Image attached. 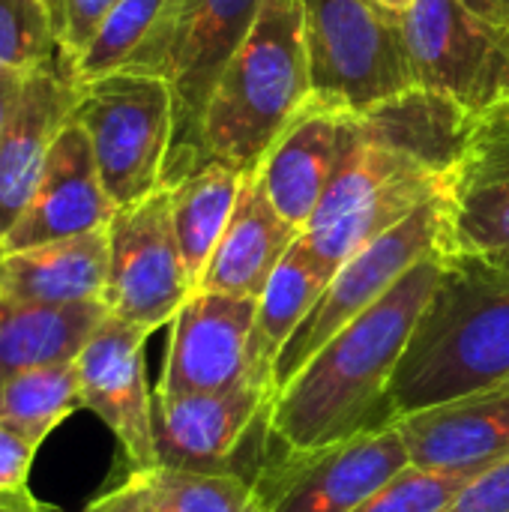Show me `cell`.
<instances>
[{"label": "cell", "instance_id": "obj_1", "mask_svg": "<svg viewBox=\"0 0 509 512\" xmlns=\"http://www.w3.org/2000/svg\"><path fill=\"white\" fill-rule=\"evenodd\" d=\"M447 264V252L417 261L273 393L264 426L285 453H312L384 420L390 384Z\"/></svg>", "mask_w": 509, "mask_h": 512}, {"label": "cell", "instance_id": "obj_2", "mask_svg": "<svg viewBox=\"0 0 509 512\" xmlns=\"http://www.w3.org/2000/svg\"><path fill=\"white\" fill-rule=\"evenodd\" d=\"M509 381V270L450 258L384 402V420Z\"/></svg>", "mask_w": 509, "mask_h": 512}, {"label": "cell", "instance_id": "obj_3", "mask_svg": "<svg viewBox=\"0 0 509 512\" xmlns=\"http://www.w3.org/2000/svg\"><path fill=\"white\" fill-rule=\"evenodd\" d=\"M312 96L300 0H264L252 30L222 69L198 138V162L255 174Z\"/></svg>", "mask_w": 509, "mask_h": 512}, {"label": "cell", "instance_id": "obj_4", "mask_svg": "<svg viewBox=\"0 0 509 512\" xmlns=\"http://www.w3.org/2000/svg\"><path fill=\"white\" fill-rule=\"evenodd\" d=\"M264 0H165L150 36L123 69L153 72L174 90V144L165 186L198 165L201 120L210 93Z\"/></svg>", "mask_w": 509, "mask_h": 512}, {"label": "cell", "instance_id": "obj_5", "mask_svg": "<svg viewBox=\"0 0 509 512\" xmlns=\"http://www.w3.org/2000/svg\"><path fill=\"white\" fill-rule=\"evenodd\" d=\"M444 189V171L411 153L363 138L357 123V144L339 165L300 240L336 273L351 255L405 222L426 201L444 195Z\"/></svg>", "mask_w": 509, "mask_h": 512}, {"label": "cell", "instance_id": "obj_6", "mask_svg": "<svg viewBox=\"0 0 509 512\" xmlns=\"http://www.w3.org/2000/svg\"><path fill=\"white\" fill-rule=\"evenodd\" d=\"M72 120L87 132L102 186L117 210L165 186L174 144V90L165 78L117 69L84 81Z\"/></svg>", "mask_w": 509, "mask_h": 512}, {"label": "cell", "instance_id": "obj_7", "mask_svg": "<svg viewBox=\"0 0 509 512\" xmlns=\"http://www.w3.org/2000/svg\"><path fill=\"white\" fill-rule=\"evenodd\" d=\"M312 93L363 114L411 87L402 12L381 0H300Z\"/></svg>", "mask_w": 509, "mask_h": 512}, {"label": "cell", "instance_id": "obj_8", "mask_svg": "<svg viewBox=\"0 0 509 512\" xmlns=\"http://www.w3.org/2000/svg\"><path fill=\"white\" fill-rule=\"evenodd\" d=\"M447 207L444 195L426 201L405 222L351 255L327 282L321 300L291 336L273 369V390H279L315 351H321L342 327L369 312L417 261L444 249Z\"/></svg>", "mask_w": 509, "mask_h": 512}, {"label": "cell", "instance_id": "obj_9", "mask_svg": "<svg viewBox=\"0 0 509 512\" xmlns=\"http://www.w3.org/2000/svg\"><path fill=\"white\" fill-rule=\"evenodd\" d=\"M405 39L417 87L450 96L468 114L509 99V27L474 15L462 0H414Z\"/></svg>", "mask_w": 509, "mask_h": 512}, {"label": "cell", "instance_id": "obj_10", "mask_svg": "<svg viewBox=\"0 0 509 512\" xmlns=\"http://www.w3.org/2000/svg\"><path fill=\"white\" fill-rule=\"evenodd\" d=\"M411 468L396 420H381L339 444L285 453L255 483L267 512H354Z\"/></svg>", "mask_w": 509, "mask_h": 512}, {"label": "cell", "instance_id": "obj_11", "mask_svg": "<svg viewBox=\"0 0 509 512\" xmlns=\"http://www.w3.org/2000/svg\"><path fill=\"white\" fill-rule=\"evenodd\" d=\"M108 240V312L147 333L171 324L195 291L174 234L171 189L162 186L144 201L120 207L108 225Z\"/></svg>", "mask_w": 509, "mask_h": 512}, {"label": "cell", "instance_id": "obj_12", "mask_svg": "<svg viewBox=\"0 0 509 512\" xmlns=\"http://www.w3.org/2000/svg\"><path fill=\"white\" fill-rule=\"evenodd\" d=\"M450 258L486 261L509 252V99L474 114L444 189Z\"/></svg>", "mask_w": 509, "mask_h": 512}, {"label": "cell", "instance_id": "obj_13", "mask_svg": "<svg viewBox=\"0 0 509 512\" xmlns=\"http://www.w3.org/2000/svg\"><path fill=\"white\" fill-rule=\"evenodd\" d=\"M147 336V330L108 315L75 360L81 408L93 411L117 438L129 474L156 468L153 390L144 372Z\"/></svg>", "mask_w": 509, "mask_h": 512}, {"label": "cell", "instance_id": "obj_14", "mask_svg": "<svg viewBox=\"0 0 509 512\" xmlns=\"http://www.w3.org/2000/svg\"><path fill=\"white\" fill-rule=\"evenodd\" d=\"M255 309V297L195 288L171 321L165 369L156 393H219L249 381Z\"/></svg>", "mask_w": 509, "mask_h": 512}, {"label": "cell", "instance_id": "obj_15", "mask_svg": "<svg viewBox=\"0 0 509 512\" xmlns=\"http://www.w3.org/2000/svg\"><path fill=\"white\" fill-rule=\"evenodd\" d=\"M354 144L357 114L312 93L255 171L282 219L300 231L309 225Z\"/></svg>", "mask_w": 509, "mask_h": 512}, {"label": "cell", "instance_id": "obj_16", "mask_svg": "<svg viewBox=\"0 0 509 512\" xmlns=\"http://www.w3.org/2000/svg\"><path fill=\"white\" fill-rule=\"evenodd\" d=\"M273 387L264 381H243L219 393L168 396L153 390V444L156 465L180 471H231L228 462L264 420Z\"/></svg>", "mask_w": 509, "mask_h": 512}, {"label": "cell", "instance_id": "obj_17", "mask_svg": "<svg viewBox=\"0 0 509 512\" xmlns=\"http://www.w3.org/2000/svg\"><path fill=\"white\" fill-rule=\"evenodd\" d=\"M75 96L78 84L60 54L24 75L0 138V243L27 210Z\"/></svg>", "mask_w": 509, "mask_h": 512}, {"label": "cell", "instance_id": "obj_18", "mask_svg": "<svg viewBox=\"0 0 509 512\" xmlns=\"http://www.w3.org/2000/svg\"><path fill=\"white\" fill-rule=\"evenodd\" d=\"M114 213L117 207L102 186L90 138L75 120H69L51 147L27 210L3 237V252L108 228Z\"/></svg>", "mask_w": 509, "mask_h": 512}, {"label": "cell", "instance_id": "obj_19", "mask_svg": "<svg viewBox=\"0 0 509 512\" xmlns=\"http://www.w3.org/2000/svg\"><path fill=\"white\" fill-rule=\"evenodd\" d=\"M411 465L441 474H480L509 459V381L396 420Z\"/></svg>", "mask_w": 509, "mask_h": 512}, {"label": "cell", "instance_id": "obj_20", "mask_svg": "<svg viewBox=\"0 0 509 512\" xmlns=\"http://www.w3.org/2000/svg\"><path fill=\"white\" fill-rule=\"evenodd\" d=\"M111 267L108 228L51 240L42 246L3 252L0 258V300L69 306L105 300Z\"/></svg>", "mask_w": 509, "mask_h": 512}, {"label": "cell", "instance_id": "obj_21", "mask_svg": "<svg viewBox=\"0 0 509 512\" xmlns=\"http://www.w3.org/2000/svg\"><path fill=\"white\" fill-rule=\"evenodd\" d=\"M300 234L303 231L282 219V213L273 207L258 174H249L234 216L195 288L258 300Z\"/></svg>", "mask_w": 509, "mask_h": 512}, {"label": "cell", "instance_id": "obj_22", "mask_svg": "<svg viewBox=\"0 0 509 512\" xmlns=\"http://www.w3.org/2000/svg\"><path fill=\"white\" fill-rule=\"evenodd\" d=\"M471 120L474 114H468L459 102L429 87H411L357 114L363 138L411 153L444 174L453 171L468 141Z\"/></svg>", "mask_w": 509, "mask_h": 512}, {"label": "cell", "instance_id": "obj_23", "mask_svg": "<svg viewBox=\"0 0 509 512\" xmlns=\"http://www.w3.org/2000/svg\"><path fill=\"white\" fill-rule=\"evenodd\" d=\"M108 315L105 300L69 306L0 300V384L30 369L75 363Z\"/></svg>", "mask_w": 509, "mask_h": 512}, {"label": "cell", "instance_id": "obj_24", "mask_svg": "<svg viewBox=\"0 0 509 512\" xmlns=\"http://www.w3.org/2000/svg\"><path fill=\"white\" fill-rule=\"evenodd\" d=\"M330 279L333 273L297 237V243L279 261L267 288L258 297L252 345H249V369L255 381H264L273 387V369H276L279 354L285 351L291 336L300 330V324L309 318V312L321 300Z\"/></svg>", "mask_w": 509, "mask_h": 512}, {"label": "cell", "instance_id": "obj_25", "mask_svg": "<svg viewBox=\"0 0 509 512\" xmlns=\"http://www.w3.org/2000/svg\"><path fill=\"white\" fill-rule=\"evenodd\" d=\"M249 174L207 159L189 168L183 177L168 183L171 189V216H174V234L180 243V255L186 264V273L192 285H198L210 255L216 252L237 198L243 192Z\"/></svg>", "mask_w": 509, "mask_h": 512}, {"label": "cell", "instance_id": "obj_26", "mask_svg": "<svg viewBox=\"0 0 509 512\" xmlns=\"http://www.w3.org/2000/svg\"><path fill=\"white\" fill-rule=\"evenodd\" d=\"M78 408L81 387L75 363L30 369L0 384V426L15 429L36 447Z\"/></svg>", "mask_w": 509, "mask_h": 512}, {"label": "cell", "instance_id": "obj_27", "mask_svg": "<svg viewBox=\"0 0 509 512\" xmlns=\"http://www.w3.org/2000/svg\"><path fill=\"white\" fill-rule=\"evenodd\" d=\"M129 477L165 512H267L258 486L234 471L204 474L156 465Z\"/></svg>", "mask_w": 509, "mask_h": 512}, {"label": "cell", "instance_id": "obj_28", "mask_svg": "<svg viewBox=\"0 0 509 512\" xmlns=\"http://www.w3.org/2000/svg\"><path fill=\"white\" fill-rule=\"evenodd\" d=\"M162 6L165 0H120L99 27V33L93 36V42L87 45V51L72 66L75 84L123 69L150 36Z\"/></svg>", "mask_w": 509, "mask_h": 512}, {"label": "cell", "instance_id": "obj_29", "mask_svg": "<svg viewBox=\"0 0 509 512\" xmlns=\"http://www.w3.org/2000/svg\"><path fill=\"white\" fill-rule=\"evenodd\" d=\"M57 54V27L42 0H0V69L30 72Z\"/></svg>", "mask_w": 509, "mask_h": 512}, {"label": "cell", "instance_id": "obj_30", "mask_svg": "<svg viewBox=\"0 0 509 512\" xmlns=\"http://www.w3.org/2000/svg\"><path fill=\"white\" fill-rule=\"evenodd\" d=\"M468 483V474H441L411 465L354 512H447Z\"/></svg>", "mask_w": 509, "mask_h": 512}, {"label": "cell", "instance_id": "obj_31", "mask_svg": "<svg viewBox=\"0 0 509 512\" xmlns=\"http://www.w3.org/2000/svg\"><path fill=\"white\" fill-rule=\"evenodd\" d=\"M120 0H60V18H57V48L60 57L69 63V69L78 63V57L87 51L105 18L114 12Z\"/></svg>", "mask_w": 509, "mask_h": 512}, {"label": "cell", "instance_id": "obj_32", "mask_svg": "<svg viewBox=\"0 0 509 512\" xmlns=\"http://www.w3.org/2000/svg\"><path fill=\"white\" fill-rule=\"evenodd\" d=\"M447 512H509V459L471 477Z\"/></svg>", "mask_w": 509, "mask_h": 512}, {"label": "cell", "instance_id": "obj_33", "mask_svg": "<svg viewBox=\"0 0 509 512\" xmlns=\"http://www.w3.org/2000/svg\"><path fill=\"white\" fill-rule=\"evenodd\" d=\"M36 444L18 435L9 426H0V492L27 489V477L36 459Z\"/></svg>", "mask_w": 509, "mask_h": 512}, {"label": "cell", "instance_id": "obj_34", "mask_svg": "<svg viewBox=\"0 0 509 512\" xmlns=\"http://www.w3.org/2000/svg\"><path fill=\"white\" fill-rule=\"evenodd\" d=\"M81 512H165L132 477H126L120 486L108 489L96 501H90Z\"/></svg>", "mask_w": 509, "mask_h": 512}, {"label": "cell", "instance_id": "obj_35", "mask_svg": "<svg viewBox=\"0 0 509 512\" xmlns=\"http://www.w3.org/2000/svg\"><path fill=\"white\" fill-rule=\"evenodd\" d=\"M24 75L27 72H18V69H0V138H3L9 111H12L15 99H18V90H21Z\"/></svg>", "mask_w": 509, "mask_h": 512}, {"label": "cell", "instance_id": "obj_36", "mask_svg": "<svg viewBox=\"0 0 509 512\" xmlns=\"http://www.w3.org/2000/svg\"><path fill=\"white\" fill-rule=\"evenodd\" d=\"M0 512H57L54 507L36 501L30 489L21 492H0Z\"/></svg>", "mask_w": 509, "mask_h": 512}, {"label": "cell", "instance_id": "obj_37", "mask_svg": "<svg viewBox=\"0 0 509 512\" xmlns=\"http://www.w3.org/2000/svg\"><path fill=\"white\" fill-rule=\"evenodd\" d=\"M474 15L492 21V24H501L509 27V0H462Z\"/></svg>", "mask_w": 509, "mask_h": 512}, {"label": "cell", "instance_id": "obj_38", "mask_svg": "<svg viewBox=\"0 0 509 512\" xmlns=\"http://www.w3.org/2000/svg\"><path fill=\"white\" fill-rule=\"evenodd\" d=\"M381 3H387L390 9H396V12H405L414 0H381Z\"/></svg>", "mask_w": 509, "mask_h": 512}, {"label": "cell", "instance_id": "obj_39", "mask_svg": "<svg viewBox=\"0 0 509 512\" xmlns=\"http://www.w3.org/2000/svg\"><path fill=\"white\" fill-rule=\"evenodd\" d=\"M45 6H48V12H51V18H54V27H57V18H60V0H42Z\"/></svg>", "mask_w": 509, "mask_h": 512}, {"label": "cell", "instance_id": "obj_40", "mask_svg": "<svg viewBox=\"0 0 509 512\" xmlns=\"http://www.w3.org/2000/svg\"><path fill=\"white\" fill-rule=\"evenodd\" d=\"M486 264H492V267H501V270H509V252L507 255H498V258H486Z\"/></svg>", "mask_w": 509, "mask_h": 512}, {"label": "cell", "instance_id": "obj_41", "mask_svg": "<svg viewBox=\"0 0 509 512\" xmlns=\"http://www.w3.org/2000/svg\"><path fill=\"white\" fill-rule=\"evenodd\" d=\"M0 258H3V243H0Z\"/></svg>", "mask_w": 509, "mask_h": 512}]
</instances>
